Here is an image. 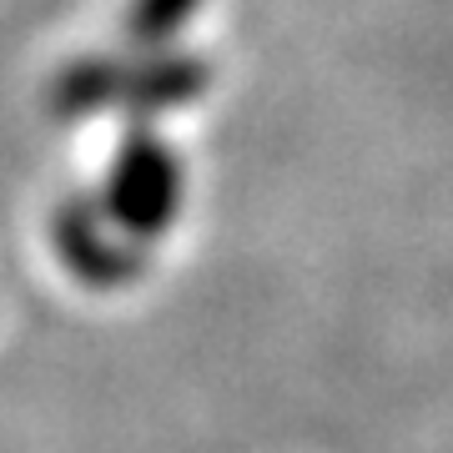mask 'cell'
I'll return each mask as SVG.
<instances>
[{
	"mask_svg": "<svg viewBox=\"0 0 453 453\" xmlns=\"http://www.w3.org/2000/svg\"><path fill=\"white\" fill-rule=\"evenodd\" d=\"M101 211H106V222L121 237H131V242H157L177 222L181 162L146 121H131L127 142L116 146L106 187H101Z\"/></svg>",
	"mask_w": 453,
	"mask_h": 453,
	"instance_id": "cell-1",
	"label": "cell"
},
{
	"mask_svg": "<svg viewBox=\"0 0 453 453\" xmlns=\"http://www.w3.org/2000/svg\"><path fill=\"white\" fill-rule=\"evenodd\" d=\"M56 252L86 288H127L146 273L142 247L131 237H116L101 202H61L56 222H50Z\"/></svg>",
	"mask_w": 453,
	"mask_h": 453,
	"instance_id": "cell-2",
	"label": "cell"
},
{
	"mask_svg": "<svg viewBox=\"0 0 453 453\" xmlns=\"http://www.w3.org/2000/svg\"><path fill=\"white\" fill-rule=\"evenodd\" d=\"M196 11H202V0H131L127 41L136 50H166Z\"/></svg>",
	"mask_w": 453,
	"mask_h": 453,
	"instance_id": "cell-5",
	"label": "cell"
},
{
	"mask_svg": "<svg viewBox=\"0 0 453 453\" xmlns=\"http://www.w3.org/2000/svg\"><path fill=\"white\" fill-rule=\"evenodd\" d=\"M121 76H127V56H86L71 61L50 86V111L61 121H81L106 106H121Z\"/></svg>",
	"mask_w": 453,
	"mask_h": 453,
	"instance_id": "cell-4",
	"label": "cell"
},
{
	"mask_svg": "<svg viewBox=\"0 0 453 453\" xmlns=\"http://www.w3.org/2000/svg\"><path fill=\"white\" fill-rule=\"evenodd\" d=\"M211 86V65L202 56H181V50H142L127 61L121 76V111L131 121H151L162 111L192 106Z\"/></svg>",
	"mask_w": 453,
	"mask_h": 453,
	"instance_id": "cell-3",
	"label": "cell"
}]
</instances>
